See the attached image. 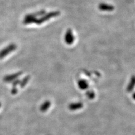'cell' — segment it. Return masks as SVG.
I'll use <instances>...</instances> for the list:
<instances>
[{
    "mask_svg": "<svg viewBox=\"0 0 135 135\" xmlns=\"http://www.w3.org/2000/svg\"><path fill=\"white\" fill-rule=\"evenodd\" d=\"M15 49V45H11L10 46H8V47H7L6 49L2 50L1 52H0V59H2L5 56H6L8 53H10L11 51H12L13 50H14Z\"/></svg>",
    "mask_w": 135,
    "mask_h": 135,
    "instance_id": "6da1fadb",
    "label": "cell"
},
{
    "mask_svg": "<svg viewBox=\"0 0 135 135\" xmlns=\"http://www.w3.org/2000/svg\"><path fill=\"white\" fill-rule=\"evenodd\" d=\"M83 106L82 103H71L69 105V109L71 111L77 110L81 109Z\"/></svg>",
    "mask_w": 135,
    "mask_h": 135,
    "instance_id": "7a4b0ae2",
    "label": "cell"
},
{
    "mask_svg": "<svg viewBox=\"0 0 135 135\" xmlns=\"http://www.w3.org/2000/svg\"><path fill=\"white\" fill-rule=\"evenodd\" d=\"M134 87H135V75H133L131 77V78L130 82L128 84L127 88V91L129 92H132Z\"/></svg>",
    "mask_w": 135,
    "mask_h": 135,
    "instance_id": "3957f363",
    "label": "cell"
},
{
    "mask_svg": "<svg viewBox=\"0 0 135 135\" xmlns=\"http://www.w3.org/2000/svg\"><path fill=\"white\" fill-rule=\"evenodd\" d=\"M78 85L79 88L81 90H86L88 87V84L85 80L81 79L78 82Z\"/></svg>",
    "mask_w": 135,
    "mask_h": 135,
    "instance_id": "277c9868",
    "label": "cell"
},
{
    "mask_svg": "<svg viewBox=\"0 0 135 135\" xmlns=\"http://www.w3.org/2000/svg\"><path fill=\"white\" fill-rule=\"evenodd\" d=\"M22 73H17L14 74H11L10 75H8L7 77H6L5 78H4V81L6 82H11L12 81H13V80L15 79L17 77L19 76Z\"/></svg>",
    "mask_w": 135,
    "mask_h": 135,
    "instance_id": "5b68a950",
    "label": "cell"
},
{
    "mask_svg": "<svg viewBox=\"0 0 135 135\" xmlns=\"http://www.w3.org/2000/svg\"><path fill=\"white\" fill-rule=\"evenodd\" d=\"M51 106V102L49 101H46L44 102L40 107V110L42 112L47 111Z\"/></svg>",
    "mask_w": 135,
    "mask_h": 135,
    "instance_id": "8992f818",
    "label": "cell"
},
{
    "mask_svg": "<svg viewBox=\"0 0 135 135\" xmlns=\"http://www.w3.org/2000/svg\"><path fill=\"white\" fill-rule=\"evenodd\" d=\"M74 38L73 37V35H71V33H67L65 36V41L67 44H71L73 42Z\"/></svg>",
    "mask_w": 135,
    "mask_h": 135,
    "instance_id": "52a82bcc",
    "label": "cell"
},
{
    "mask_svg": "<svg viewBox=\"0 0 135 135\" xmlns=\"http://www.w3.org/2000/svg\"><path fill=\"white\" fill-rule=\"evenodd\" d=\"M29 78H30V77H29V76H27V77H26L25 78H24V79L23 80L22 82L20 83V85H21V87H23L25 84H26L28 82V81Z\"/></svg>",
    "mask_w": 135,
    "mask_h": 135,
    "instance_id": "ba28073f",
    "label": "cell"
},
{
    "mask_svg": "<svg viewBox=\"0 0 135 135\" xmlns=\"http://www.w3.org/2000/svg\"><path fill=\"white\" fill-rule=\"evenodd\" d=\"M87 96H88V98H89V99H94L95 98V94L93 92L90 91V92H88L87 93Z\"/></svg>",
    "mask_w": 135,
    "mask_h": 135,
    "instance_id": "9c48e42d",
    "label": "cell"
},
{
    "mask_svg": "<svg viewBox=\"0 0 135 135\" xmlns=\"http://www.w3.org/2000/svg\"><path fill=\"white\" fill-rule=\"evenodd\" d=\"M17 92H18V91H17V90L16 89V88H14V89L12 90V94H15L16 93H17Z\"/></svg>",
    "mask_w": 135,
    "mask_h": 135,
    "instance_id": "30bf717a",
    "label": "cell"
},
{
    "mask_svg": "<svg viewBox=\"0 0 135 135\" xmlns=\"http://www.w3.org/2000/svg\"><path fill=\"white\" fill-rule=\"evenodd\" d=\"M19 83V81L18 80V81H16L14 82V83H13V84H14V86H16V84H18Z\"/></svg>",
    "mask_w": 135,
    "mask_h": 135,
    "instance_id": "8fae6325",
    "label": "cell"
},
{
    "mask_svg": "<svg viewBox=\"0 0 135 135\" xmlns=\"http://www.w3.org/2000/svg\"><path fill=\"white\" fill-rule=\"evenodd\" d=\"M132 97H133V99L135 100V93H134V94H133L132 95Z\"/></svg>",
    "mask_w": 135,
    "mask_h": 135,
    "instance_id": "7c38bea8",
    "label": "cell"
},
{
    "mask_svg": "<svg viewBox=\"0 0 135 135\" xmlns=\"http://www.w3.org/2000/svg\"><path fill=\"white\" fill-rule=\"evenodd\" d=\"M0 107H1V104H0Z\"/></svg>",
    "mask_w": 135,
    "mask_h": 135,
    "instance_id": "4fadbf2b",
    "label": "cell"
}]
</instances>
